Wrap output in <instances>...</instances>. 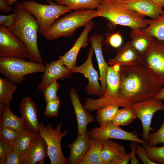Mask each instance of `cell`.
<instances>
[{
  "label": "cell",
  "mask_w": 164,
  "mask_h": 164,
  "mask_svg": "<svg viewBox=\"0 0 164 164\" xmlns=\"http://www.w3.org/2000/svg\"><path fill=\"white\" fill-rule=\"evenodd\" d=\"M121 66L118 94L122 99L134 104L155 97L162 88L163 86L140 63Z\"/></svg>",
  "instance_id": "obj_1"
},
{
  "label": "cell",
  "mask_w": 164,
  "mask_h": 164,
  "mask_svg": "<svg viewBox=\"0 0 164 164\" xmlns=\"http://www.w3.org/2000/svg\"><path fill=\"white\" fill-rule=\"evenodd\" d=\"M15 19L13 25L8 29L20 39L27 49L29 60L43 64L38 46V23L34 16L24 8L22 2H16L14 7Z\"/></svg>",
  "instance_id": "obj_2"
},
{
  "label": "cell",
  "mask_w": 164,
  "mask_h": 164,
  "mask_svg": "<svg viewBox=\"0 0 164 164\" xmlns=\"http://www.w3.org/2000/svg\"><path fill=\"white\" fill-rule=\"evenodd\" d=\"M96 10L98 17L107 20L111 29L117 25L128 27L132 30L141 29L148 26L145 16L126 9L118 0H101Z\"/></svg>",
  "instance_id": "obj_3"
},
{
  "label": "cell",
  "mask_w": 164,
  "mask_h": 164,
  "mask_svg": "<svg viewBox=\"0 0 164 164\" xmlns=\"http://www.w3.org/2000/svg\"><path fill=\"white\" fill-rule=\"evenodd\" d=\"M98 17L96 10H74L57 19L49 30L42 36L48 41L70 37L78 28L85 27L92 19Z\"/></svg>",
  "instance_id": "obj_4"
},
{
  "label": "cell",
  "mask_w": 164,
  "mask_h": 164,
  "mask_svg": "<svg viewBox=\"0 0 164 164\" xmlns=\"http://www.w3.org/2000/svg\"><path fill=\"white\" fill-rule=\"evenodd\" d=\"M49 5L41 4L34 0L24 1L22 6L35 18L39 26V33H46L55 21L61 15L71 10L67 7L55 3L51 0H46Z\"/></svg>",
  "instance_id": "obj_5"
},
{
  "label": "cell",
  "mask_w": 164,
  "mask_h": 164,
  "mask_svg": "<svg viewBox=\"0 0 164 164\" xmlns=\"http://www.w3.org/2000/svg\"><path fill=\"white\" fill-rule=\"evenodd\" d=\"M106 82L104 95L96 99L87 97L84 106V108L88 111H93L110 105L123 108L131 107L132 104L122 99L119 96V74L114 70L111 66L108 67Z\"/></svg>",
  "instance_id": "obj_6"
},
{
  "label": "cell",
  "mask_w": 164,
  "mask_h": 164,
  "mask_svg": "<svg viewBox=\"0 0 164 164\" xmlns=\"http://www.w3.org/2000/svg\"><path fill=\"white\" fill-rule=\"evenodd\" d=\"M44 64L30 60L11 57H0V73L13 83L20 84L29 74L44 71Z\"/></svg>",
  "instance_id": "obj_7"
},
{
  "label": "cell",
  "mask_w": 164,
  "mask_h": 164,
  "mask_svg": "<svg viewBox=\"0 0 164 164\" xmlns=\"http://www.w3.org/2000/svg\"><path fill=\"white\" fill-rule=\"evenodd\" d=\"M61 128L60 124H58L53 129L51 124L45 126L43 123H40L39 133L46 144L51 164H67V158L62 152L61 142L63 138L67 134L68 131L61 132Z\"/></svg>",
  "instance_id": "obj_8"
},
{
  "label": "cell",
  "mask_w": 164,
  "mask_h": 164,
  "mask_svg": "<svg viewBox=\"0 0 164 164\" xmlns=\"http://www.w3.org/2000/svg\"><path fill=\"white\" fill-rule=\"evenodd\" d=\"M140 61L155 79L164 86V41L156 39L152 48L140 56Z\"/></svg>",
  "instance_id": "obj_9"
},
{
  "label": "cell",
  "mask_w": 164,
  "mask_h": 164,
  "mask_svg": "<svg viewBox=\"0 0 164 164\" xmlns=\"http://www.w3.org/2000/svg\"><path fill=\"white\" fill-rule=\"evenodd\" d=\"M131 107L142 123V132L140 135L142 140L148 143L149 133L155 129L151 127L152 119L156 111L164 110V102L154 97L132 104Z\"/></svg>",
  "instance_id": "obj_10"
},
{
  "label": "cell",
  "mask_w": 164,
  "mask_h": 164,
  "mask_svg": "<svg viewBox=\"0 0 164 164\" xmlns=\"http://www.w3.org/2000/svg\"><path fill=\"white\" fill-rule=\"evenodd\" d=\"M0 57L25 60L28 57L27 49L23 42L2 25L0 26Z\"/></svg>",
  "instance_id": "obj_11"
},
{
  "label": "cell",
  "mask_w": 164,
  "mask_h": 164,
  "mask_svg": "<svg viewBox=\"0 0 164 164\" xmlns=\"http://www.w3.org/2000/svg\"><path fill=\"white\" fill-rule=\"evenodd\" d=\"M89 135L91 138L102 140L115 139L134 141L141 144H148V143L140 139L134 133L122 129L119 126L113 124L111 121L102 127L91 129L89 132Z\"/></svg>",
  "instance_id": "obj_12"
},
{
  "label": "cell",
  "mask_w": 164,
  "mask_h": 164,
  "mask_svg": "<svg viewBox=\"0 0 164 164\" xmlns=\"http://www.w3.org/2000/svg\"><path fill=\"white\" fill-rule=\"evenodd\" d=\"M94 51L91 46L89 49L88 57L86 61L81 65L75 66L70 70L71 72L83 74L88 80V83L85 87V91L88 94L101 97V86L98 81L97 72L94 68L92 62V58Z\"/></svg>",
  "instance_id": "obj_13"
},
{
  "label": "cell",
  "mask_w": 164,
  "mask_h": 164,
  "mask_svg": "<svg viewBox=\"0 0 164 164\" xmlns=\"http://www.w3.org/2000/svg\"><path fill=\"white\" fill-rule=\"evenodd\" d=\"M41 81L37 85L39 91L43 92L51 84L59 79H64L70 77L72 73L70 70L65 67L60 58L56 61L50 63H46Z\"/></svg>",
  "instance_id": "obj_14"
},
{
  "label": "cell",
  "mask_w": 164,
  "mask_h": 164,
  "mask_svg": "<svg viewBox=\"0 0 164 164\" xmlns=\"http://www.w3.org/2000/svg\"><path fill=\"white\" fill-rule=\"evenodd\" d=\"M103 141L101 164H127L129 158L124 146L111 139Z\"/></svg>",
  "instance_id": "obj_15"
},
{
  "label": "cell",
  "mask_w": 164,
  "mask_h": 164,
  "mask_svg": "<svg viewBox=\"0 0 164 164\" xmlns=\"http://www.w3.org/2000/svg\"><path fill=\"white\" fill-rule=\"evenodd\" d=\"M19 155L21 164H43L49 157L46 144L40 136Z\"/></svg>",
  "instance_id": "obj_16"
},
{
  "label": "cell",
  "mask_w": 164,
  "mask_h": 164,
  "mask_svg": "<svg viewBox=\"0 0 164 164\" xmlns=\"http://www.w3.org/2000/svg\"><path fill=\"white\" fill-rule=\"evenodd\" d=\"M118 1L120 4L126 9L152 19L164 13L162 8L152 0Z\"/></svg>",
  "instance_id": "obj_17"
},
{
  "label": "cell",
  "mask_w": 164,
  "mask_h": 164,
  "mask_svg": "<svg viewBox=\"0 0 164 164\" xmlns=\"http://www.w3.org/2000/svg\"><path fill=\"white\" fill-rule=\"evenodd\" d=\"M93 26L94 22L91 20L85 26L84 29L72 47L63 55L59 57L64 65L70 70L76 66L77 56L80 49L87 45L89 39L88 35Z\"/></svg>",
  "instance_id": "obj_18"
},
{
  "label": "cell",
  "mask_w": 164,
  "mask_h": 164,
  "mask_svg": "<svg viewBox=\"0 0 164 164\" xmlns=\"http://www.w3.org/2000/svg\"><path fill=\"white\" fill-rule=\"evenodd\" d=\"M69 96L76 117L78 135L84 134L87 131V126L88 124L94 122L95 120L90 112L82 105L74 89L70 90Z\"/></svg>",
  "instance_id": "obj_19"
},
{
  "label": "cell",
  "mask_w": 164,
  "mask_h": 164,
  "mask_svg": "<svg viewBox=\"0 0 164 164\" xmlns=\"http://www.w3.org/2000/svg\"><path fill=\"white\" fill-rule=\"evenodd\" d=\"M103 40V36L99 34L93 35L89 39V42L94 49L98 64L100 73L99 79L101 82V97L104 95L105 91L108 67L103 54L102 43Z\"/></svg>",
  "instance_id": "obj_20"
},
{
  "label": "cell",
  "mask_w": 164,
  "mask_h": 164,
  "mask_svg": "<svg viewBox=\"0 0 164 164\" xmlns=\"http://www.w3.org/2000/svg\"><path fill=\"white\" fill-rule=\"evenodd\" d=\"M91 139L87 130L84 134L78 135L74 141L67 145L70 149V154L67 158V164H79L89 149Z\"/></svg>",
  "instance_id": "obj_21"
},
{
  "label": "cell",
  "mask_w": 164,
  "mask_h": 164,
  "mask_svg": "<svg viewBox=\"0 0 164 164\" xmlns=\"http://www.w3.org/2000/svg\"><path fill=\"white\" fill-rule=\"evenodd\" d=\"M19 109L24 119L27 129L39 133L40 124L39 122L36 104L29 97L22 99Z\"/></svg>",
  "instance_id": "obj_22"
},
{
  "label": "cell",
  "mask_w": 164,
  "mask_h": 164,
  "mask_svg": "<svg viewBox=\"0 0 164 164\" xmlns=\"http://www.w3.org/2000/svg\"><path fill=\"white\" fill-rule=\"evenodd\" d=\"M140 56L131 41H128L117 48L114 57L109 59L107 63L108 66L117 63L121 66L134 65L140 63Z\"/></svg>",
  "instance_id": "obj_23"
},
{
  "label": "cell",
  "mask_w": 164,
  "mask_h": 164,
  "mask_svg": "<svg viewBox=\"0 0 164 164\" xmlns=\"http://www.w3.org/2000/svg\"><path fill=\"white\" fill-rule=\"evenodd\" d=\"M0 127L13 128L21 134L27 129L22 117L15 115L10 109L9 104H0Z\"/></svg>",
  "instance_id": "obj_24"
},
{
  "label": "cell",
  "mask_w": 164,
  "mask_h": 164,
  "mask_svg": "<svg viewBox=\"0 0 164 164\" xmlns=\"http://www.w3.org/2000/svg\"><path fill=\"white\" fill-rule=\"evenodd\" d=\"M130 37L132 46L140 56L146 53L152 48L156 39L142 29L132 30Z\"/></svg>",
  "instance_id": "obj_25"
},
{
  "label": "cell",
  "mask_w": 164,
  "mask_h": 164,
  "mask_svg": "<svg viewBox=\"0 0 164 164\" xmlns=\"http://www.w3.org/2000/svg\"><path fill=\"white\" fill-rule=\"evenodd\" d=\"M102 146V140L91 138L89 149L79 164H101Z\"/></svg>",
  "instance_id": "obj_26"
},
{
  "label": "cell",
  "mask_w": 164,
  "mask_h": 164,
  "mask_svg": "<svg viewBox=\"0 0 164 164\" xmlns=\"http://www.w3.org/2000/svg\"><path fill=\"white\" fill-rule=\"evenodd\" d=\"M144 32L164 41V13L154 19H148V26L142 29Z\"/></svg>",
  "instance_id": "obj_27"
},
{
  "label": "cell",
  "mask_w": 164,
  "mask_h": 164,
  "mask_svg": "<svg viewBox=\"0 0 164 164\" xmlns=\"http://www.w3.org/2000/svg\"><path fill=\"white\" fill-rule=\"evenodd\" d=\"M55 3L66 6L71 10L97 9L101 0H54Z\"/></svg>",
  "instance_id": "obj_28"
},
{
  "label": "cell",
  "mask_w": 164,
  "mask_h": 164,
  "mask_svg": "<svg viewBox=\"0 0 164 164\" xmlns=\"http://www.w3.org/2000/svg\"><path fill=\"white\" fill-rule=\"evenodd\" d=\"M40 136L39 133L27 129L16 139L13 145V151L20 154Z\"/></svg>",
  "instance_id": "obj_29"
},
{
  "label": "cell",
  "mask_w": 164,
  "mask_h": 164,
  "mask_svg": "<svg viewBox=\"0 0 164 164\" xmlns=\"http://www.w3.org/2000/svg\"><path fill=\"white\" fill-rule=\"evenodd\" d=\"M18 89L15 84L6 78L0 77V104H9L13 95Z\"/></svg>",
  "instance_id": "obj_30"
},
{
  "label": "cell",
  "mask_w": 164,
  "mask_h": 164,
  "mask_svg": "<svg viewBox=\"0 0 164 164\" xmlns=\"http://www.w3.org/2000/svg\"><path fill=\"white\" fill-rule=\"evenodd\" d=\"M136 118V114L132 107L130 108L124 107L119 109L111 122L115 125L126 126Z\"/></svg>",
  "instance_id": "obj_31"
},
{
  "label": "cell",
  "mask_w": 164,
  "mask_h": 164,
  "mask_svg": "<svg viewBox=\"0 0 164 164\" xmlns=\"http://www.w3.org/2000/svg\"><path fill=\"white\" fill-rule=\"evenodd\" d=\"M119 107L118 105H110L97 110L96 119L100 127L112 121L119 110Z\"/></svg>",
  "instance_id": "obj_32"
},
{
  "label": "cell",
  "mask_w": 164,
  "mask_h": 164,
  "mask_svg": "<svg viewBox=\"0 0 164 164\" xmlns=\"http://www.w3.org/2000/svg\"><path fill=\"white\" fill-rule=\"evenodd\" d=\"M141 145L151 160L158 164H164V145L157 147L150 146L145 144Z\"/></svg>",
  "instance_id": "obj_33"
},
{
  "label": "cell",
  "mask_w": 164,
  "mask_h": 164,
  "mask_svg": "<svg viewBox=\"0 0 164 164\" xmlns=\"http://www.w3.org/2000/svg\"><path fill=\"white\" fill-rule=\"evenodd\" d=\"M20 134L17 131L12 128L0 127V140L9 143L13 145Z\"/></svg>",
  "instance_id": "obj_34"
},
{
  "label": "cell",
  "mask_w": 164,
  "mask_h": 164,
  "mask_svg": "<svg viewBox=\"0 0 164 164\" xmlns=\"http://www.w3.org/2000/svg\"><path fill=\"white\" fill-rule=\"evenodd\" d=\"M149 141L148 145L155 146L159 144H164V114L162 125L156 132L149 134Z\"/></svg>",
  "instance_id": "obj_35"
},
{
  "label": "cell",
  "mask_w": 164,
  "mask_h": 164,
  "mask_svg": "<svg viewBox=\"0 0 164 164\" xmlns=\"http://www.w3.org/2000/svg\"><path fill=\"white\" fill-rule=\"evenodd\" d=\"M60 85L55 81L48 86L43 92L45 101L47 102L56 99L58 96L57 92Z\"/></svg>",
  "instance_id": "obj_36"
},
{
  "label": "cell",
  "mask_w": 164,
  "mask_h": 164,
  "mask_svg": "<svg viewBox=\"0 0 164 164\" xmlns=\"http://www.w3.org/2000/svg\"><path fill=\"white\" fill-rule=\"evenodd\" d=\"M60 103V99L59 97L54 100L46 102L44 114L50 117L57 116Z\"/></svg>",
  "instance_id": "obj_37"
},
{
  "label": "cell",
  "mask_w": 164,
  "mask_h": 164,
  "mask_svg": "<svg viewBox=\"0 0 164 164\" xmlns=\"http://www.w3.org/2000/svg\"><path fill=\"white\" fill-rule=\"evenodd\" d=\"M106 43L111 47L118 48L122 44L123 38L121 33L116 32L108 35L106 39Z\"/></svg>",
  "instance_id": "obj_38"
},
{
  "label": "cell",
  "mask_w": 164,
  "mask_h": 164,
  "mask_svg": "<svg viewBox=\"0 0 164 164\" xmlns=\"http://www.w3.org/2000/svg\"><path fill=\"white\" fill-rule=\"evenodd\" d=\"M13 151V147L12 145L0 140V164H4L6 157Z\"/></svg>",
  "instance_id": "obj_39"
},
{
  "label": "cell",
  "mask_w": 164,
  "mask_h": 164,
  "mask_svg": "<svg viewBox=\"0 0 164 164\" xmlns=\"http://www.w3.org/2000/svg\"><path fill=\"white\" fill-rule=\"evenodd\" d=\"M136 153L138 157L144 164H158L151 160L148 156L142 146L139 143L136 145Z\"/></svg>",
  "instance_id": "obj_40"
},
{
  "label": "cell",
  "mask_w": 164,
  "mask_h": 164,
  "mask_svg": "<svg viewBox=\"0 0 164 164\" xmlns=\"http://www.w3.org/2000/svg\"><path fill=\"white\" fill-rule=\"evenodd\" d=\"M15 19V15L14 12L9 15H0V25L9 28L14 24Z\"/></svg>",
  "instance_id": "obj_41"
},
{
  "label": "cell",
  "mask_w": 164,
  "mask_h": 164,
  "mask_svg": "<svg viewBox=\"0 0 164 164\" xmlns=\"http://www.w3.org/2000/svg\"><path fill=\"white\" fill-rule=\"evenodd\" d=\"M4 164H21L19 154L12 151L6 157Z\"/></svg>",
  "instance_id": "obj_42"
},
{
  "label": "cell",
  "mask_w": 164,
  "mask_h": 164,
  "mask_svg": "<svg viewBox=\"0 0 164 164\" xmlns=\"http://www.w3.org/2000/svg\"><path fill=\"white\" fill-rule=\"evenodd\" d=\"M137 143L134 141H132L130 145V148L131 150V157L130 164H140V162L136 155V145Z\"/></svg>",
  "instance_id": "obj_43"
},
{
  "label": "cell",
  "mask_w": 164,
  "mask_h": 164,
  "mask_svg": "<svg viewBox=\"0 0 164 164\" xmlns=\"http://www.w3.org/2000/svg\"><path fill=\"white\" fill-rule=\"evenodd\" d=\"M14 10L11 6L7 4L6 0H0V11L1 12L7 13Z\"/></svg>",
  "instance_id": "obj_44"
},
{
  "label": "cell",
  "mask_w": 164,
  "mask_h": 164,
  "mask_svg": "<svg viewBox=\"0 0 164 164\" xmlns=\"http://www.w3.org/2000/svg\"><path fill=\"white\" fill-rule=\"evenodd\" d=\"M155 97L158 99L164 101V87L162 88L156 95Z\"/></svg>",
  "instance_id": "obj_45"
},
{
  "label": "cell",
  "mask_w": 164,
  "mask_h": 164,
  "mask_svg": "<svg viewBox=\"0 0 164 164\" xmlns=\"http://www.w3.org/2000/svg\"><path fill=\"white\" fill-rule=\"evenodd\" d=\"M156 4L162 8L164 7V0H152Z\"/></svg>",
  "instance_id": "obj_46"
},
{
  "label": "cell",
  "mask_w": 164,
  "mask_h": 164,
  "mask_svg": "<svg viewBox=\"0 0 164 164\" xmlns=\"http://www.w3.org/2000/svg\"><path fill=\"white\" fill-rule=\"evenodd\" d=\"M19 0H6L7 5L12 6Z\"/></svg>",
  "instance_id": "obj_47"
},
{
  "label": "cell",
  "mask_w": 164,
  "mask_h": 164,
  "mask_svg": "<svg viewBox=\"0 0 164 164\" xmlns=\"http://www.w3.org/2000/svg\"><path fill=\"white\" fill-rule=\"evenodd\" d=\"M122 0V1H125V0Z\"/></svg>",
  "instance_id": "obj_48"
},
{
  "label": "cell",
  "mask_w": 164,
  "mask_h": 164,
  "mask_svg": "<svg viewBox=\"0 0 164 164\" xmlns=\"http://www.w3.org/2000/svg\"></svg>",
  "instance_id": "obj_49"
}]
</instances>
